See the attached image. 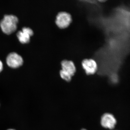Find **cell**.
<instances>
[{
  "label": "cell",
  "mask_w": 130,
  "mask_h": 130,
  "mask_svg": "<svg viewBox=\"0 0 130 130\" xmlns=\"http://www.w3.org/2000/svg\"><path fill=\"white\" fill-rule=\"evenodd\" d=\"M19 20L14 15H6L0 22V26L3 32L10 35L17 29Z\"/></svg>",
  "instance_id": "6da1fadb"
},
{
  "label": "cell",
  "mask_w": 130,
  "mask_h": 130,
  "mask_svg": "<svg viewBox=\"0 0 130 130\" xmlns=\"http://www.w3.org/2000/svg\"><path fill=\"white\" fill-rule=\"evenodd\" d=\"M72 21L71 14L65 12L59 13L56 17L55 23L58 27L61 29H65L68 27Z\"/></svg>",
  "instance_id": "7a4b0ae2"
},
{
  "label": "cell",
  "mask_w": 130,
  "mask_h": 130,
  "mask_svg": "<svg viewBox=\"0 0 130 130\" xmlns=\"http://www.w3.org/2000/svg\"><path fill=\"white\" fill-rule=\"evenodd\" d=\"M7 64L9 67L16 68L20 67L23 63V60L20 55L16 53L9 54L6 58Z\"/></svg>",
  "instance_id": "3957f363"
},
{
  "label": "cell",
  "mask_w": 130,
  "mask_h": 130,
  "mask_svg": "<svg viewBox=\"0 0 130 130\" xmlns=\"http://www.w3.org/2000/svg\"><path fill=\"white\" fill-rule=\"evenodd\" d=\"M116 123V118L112 114L106 113L102 117L101 124L104 128L112 129L115 127Z\"/></svg>",
  "instance_id": "277c9868"
},
{
  "label": "cell",
  "mask_w": 130,
  "mask_h": 130,
  "mask_svg": "<svg viewBox=\"0 0 130 130\" xmlns=\"http://www.w3.org/2000/svg\"><path fill=\"white\" fill-rule=\"evenodd\" d=\"M33 35V31L32 30L27 27H24L22 29V30L19 31L17 34L19 41L23 44L29 43L31 37Z\"/></svg>",
  "instance_id": "5b68a950"
},
{
  "label": "cell",
  "mask_w": 130,
  "mask_h": 130,
  "mask_svg": "<svg viewBox=\"0 0 130 130\" xmlns=\"http://www.w3.org/2000/svg\"><path fill=\"white\" fill-rule=\"evenodd\" d=\"M82 66L86 74H94L97 70L98 66L96 62L92 59H86L83 61Z\"/></svg>",
  "instance_id": "8992f818"
},
{
  "label": "cell",
  "mask_w": 130,
  "mask_h": 130,
  "mask_svg": "<svg viewBox=\"0 0 130 130\" xmlns=\"http://www.w3.org/2000/svg\"><path fill=\"white\" fill-rule=\"evenodd\" d=\"M62 70L65 72L72 76L76 72V68L74 63L71 61L64 60L61 62Z\"/></svg>",
  "instance_id": "52a82bcc"
},
{
  "label": "cell",
  "mask_w": 130,
  "mask_h": 130,
  "mask_svg": "<svg viewBox=\"0 0 130 130\" xmlns=\"http://www.w3.org/2000/svg\"><path fill=\"white\" fill-rule=\"evenodd\" d=\"M60 76L61 78H63L64 80H66V81H70L71 79V76H70L69 74L65 72L63 70H61L60 71Z\"/></svg>",
  "instance_id": "ba28073f"
},
{
  "label": "cell",
  "mask_w": 130,
  "mask_h": 130,
  "mask_svg": "<svg viewBox=\"0 0 130 130\" xmlns=\"http://www.w3.org/2000/svg\"><path fill=\"white\" fill-rule=\"evenodd\" d=\"M3 69V64L2 61L0 60V73L2 71Z\"/></svg>",
  "instance_id": "9c48e42d"
},
{
  "label": "cell",
  "mask_w": 130,
  "mask_h": 130,
  "mask_svg": "<svg viewBox=\"0 0 130 130\" xmlns=\"http://www.w3.org/2000/svg\"><path fill=\"white\" fill-rule=\"evenodd\" d=\"M7 130H15L14 129H8Z\"/></svg>",
  "instance_id": "30bf717a"
},
{
  "label": "cell",
  "mask_w": 130,
  "mask_h": 130,
  "mask_svg": "<svg viewBox=\"0 0 130 130\" xmlns=\"http://www.w3.org/2000/svg\"><path fill=\"white\" fill-rule=\"evenodd\" d=\"M81 130H86V129H82Z\"/></svg>",
  "instance_id": "8fae6325"
}]
</instances>
